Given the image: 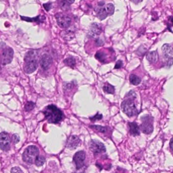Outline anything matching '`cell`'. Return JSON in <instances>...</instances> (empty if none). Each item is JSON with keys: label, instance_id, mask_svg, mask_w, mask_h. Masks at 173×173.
I'll return each mask as SVG.
<instances>
[{"label": "cell", "instance_id": "2e32d148", "mask_svg": "<svg viewBox=\"0 0 173 173\" xmlns=\"http://www.w3.org/2000/svg\"><path fill=\"white\" fill-rule=\"evenodd\" d=\"M103 6H99V7L96 10L97 12V16L100 20H103L107 17V16L109 15L106 8V7H103Z\"/></svg>", "mask_w": 173, "mask_h": 173}, {"label": "cell", "instance_id": "e0dca14e", "mask_svg": "<svg viewBox=\"0 0 173 173\" xmlns=\"http://www.w3.org/2000/svg\"><path fill=\"white\" fill-rule=\"evenodd\" d=\"M21 18L24 21H27L28 22H37L38 23L40 22H42L45 20L46 18L44 16H41V15H39L37 16L36 17L29 18L25 17V16H21Z\"/></svg>", "mask_w": 173, "mask_h": 173}, {"label": "cell", "instance_id": "d6a6232c", "mask_svg": "<svg viewBox=\"0 0 173 173\" xmlns=\"http://www.w3.org/2000/svg\"><path fill=\"white\" fill-rule=\"evenodd\" d=\"M123 62H122V60H118L116 62V63L115 69H117L121 68L123 67Z\"/></svg>", "mask_w": 173, "mask_h": 173}, {"label": "cell", "instance_id": "cb8c5ba5", "mask_svg": "<svg viewBox=\"0 0 173 173\" xmlns=\"http://www.w3.org/2000/svg\"><path fill=\"white\" fill-rule=\"evenodd\" d=\"M95 58L98 60L99 61L103 63L106 60L107 56L104 52H97L95 54Z\"/></svg>", "mask_w": 173, "mask_h": 173}, {"label": "cell", "instance_id": "1f68e13d", "mask_svg": "<svg viewBox=\"0 0 173 173\" xmlns=\"http://www.w3.org/2000/svg\"><path fill=\"white\" fill-rule=\"evenodd\" d=\"M12 140H13L15 144H16V143L19 142V141H20V138L18 136V135H16V134L12 136Z\"/></svg>", "mask_w": 173, "mask_h": 173}, {"label": "cell", "instance_id": "7c38bea8", "mask_svg": "<svg viewBox=\"0 0 173 173\" xmlns=\"http://www.w3.org/2000/svg\"><path fill=\"white\" fill-rule=\"evenodd\" d=\"M53 62V59L48 54H44L40 60V65L44 70H48L50 68Z\"/></svg>", "mask_w": 173, "mask_h": 173}, {"label": "cell", "instance_id": "9c48e42d", "mask_svg": "<svg viewBox=\"0 0 173 173\" xmlns=\"http://www.w3.org/2000/svg\"><path fill=\"white\" fill-rule=\"evenodd\" d=\"M86 159V153L84 151H79L75 153L73 156V160L77 170H79L84 166Z\"/></svg>", "mask_w": 173, "mask_h": 173}, {"label": "cell", "instance_id": "9a60e30c", "mask_svg": "<svg viewBox=\"0 0 173 173\" xmlns=\"http://www.w3.org/2000/svg\"><path fill=\"white\" fill-rule=\"evenodd\" d=\"M129 126V131L130 134L133 136H137L140 135V129L138 125L135 122H129L128 123Z\"/></svg>", "mask_w": 173, "mask_h": 173}, {"label": "cell", "instance_id": "30bf717a", "mask_svg": "<svg viewBox=\"0 0 173 173\" xmlns=\"http://www.w3.org/2000/svg\"><path fill=\"white\" fill-rule=\"evenodd\" d=\"M11 140L7 133H0V148L3 151L9 150L10 147Z\"/></svg>", "mask_w": 173, "mask_h": 173}, {"label": "cell", "instance_id": "d4e9b609", "mask_svg": "<svg viewBox=\"0 0 173 173\" xmlns=\"http://www.w3.org/2000/svg\"><path fill=\"white\" fill-rule=\"evenodd\" d=\"M63 62L68 66L71 67H75L76 63L75 58H73V57H68L67 59H65Z\"/></svg>", "mask_w": 173, "mask_h": 173}, {"label": "cell", "instance_id": "f1b7e54d", "mask_svg": "<svg viewBox=\"0 0 173 173\" xmlns=\"http://www.w3.org/2000/svg\"><path fill=\"white\" fill-rule=\"evenodd\" d=\"M102 115L101 114H99V113H97L95 115H94L93 117H90V119L92 121H95L96 120H101L102 118Z\"/></svg>", "mask_w": 173, "mask_h": 173}, {"label": "cell", "instance_id": "52a82bcc", "mask_svg": "<svg viewBox=\"0 0 173 173\" xmlns=\"http://www.w3.org/2000/svg\"><path fill=\"white\" fill-rule=\"evenodd\" d=\"M13 49L9 47L5 48L1 54V61L2 64L6 65L10 63L13 60Z\"/></svg>", "mask_w": 173, "mask_h": 173}, {"label": "cell", "instance_id": "603a6c76", "mask_svg": "<svg viewBox=\"0 0 173 173\" xmlns=\"http://www.w3.org/2000/svg\"><path fill=\"white\" fill-rule=\"evenodd\" d=\"M74 1H63L60 3V7L63 10H68L71 8V5L72 3H73Z\"/></svg>", "mask_w": 173, "mask_h": 173}, {"label": "cell", "instance_id": "836d02e7", "mask_svg": "<svg viewBox=\"0 0 173 173\" xmlns=\"http://www.w3.org/2000/svg\"><path fill=\"white\" fill-rule=\"evenodd\" d=\"M104 44V43H103V41L101 39H98L96 40V45L97 46H100L102 45L103 44Z\"/></svg>", "mask_w": 173, "mask_h": 173}, {"label": "cell", "instance_id": "8992f818", "mask_svg": "<svg viewBox=\"0 0 173 173\" xmlns=\"http://www.w3.org/2000/svg\"><path fill=\"white\" fill-rule=\"evenodd\" d=\"M89 147L90 149L95 155L106 152L105 146L104 144L96 140H92L90 142Z\"/></svg>", "mask_w": 173, "mask_h": 173}, {"label": "cell", "instance_id": "4fadbf2b", "mask_svg": "<svg viewBox=\"0 0 173 173\" xmlns=\"http://www.w3.org/2000/svg\"><path fill=\"white\" fill-rule=\"evenodd\" d=\"M102 31V28L100 24L94 23L90 26L89 34L91 37H96L101 34Z\"/></svg>", "mask_w": 173, "mask_h": 173}, {"label": "cell", "instance_id": "7a4b0ae2", "mask_svg": "<svg viewBox=\"0 0 173 173\" xmlns=\"http://www.w3.org/2000/svg\"><path fill=\"white\" fill-rule=\"evenodd\" d=\"M128 98L124 100L121 105L123 111L129 117L135 116L138 114V110L135 103L133 101L135 98L136 94L133 91H131L129 94Z\"/></svg>", "mask_w": 173, "mask_h": 173}, {"label": "cell", "instance_id": "7402d4cb", "mask_svg": "<svg viewBox=\"0 0 173 173\" xmlns=\"http://www.w3.org/2000/svg\"><path fill=\"white\" fill-rule=\"evenodd\" d=\"M104 92L109 94H113L115 93V87L109 83H106L103 87Z\"/></svg>", "mask_w": 173, "mask_h": 173}, {"label": "cell", "instance_id": "4dcf8cb0", "mask_svg": "<svg viewBox=\"0 0 173 173\" xmlns=\"http://www.w3.org/2000/svg\"><path fill=\"white\" fill-rule=\"evenodd\" d=\"M44 8L47 11H49L50 10V9H51L52 7V3H47L46 4H44L43 5Z\"/></svg>", "mask_w": 173, "mask_h": 173}, {"label": "cell", "instance_id": "ffe728a7", "mask_svg": "<svg viewBox=\"0 0 173 173\" xmlns=\"http://www.w3.org/2000/svg\"><path fill=\"white\" fill-rule=\"evenodd\" d=\"M89 127L92 129H94L97 132L102 133H106L109 130V128L106 126H103L101 125H93L89 126Z\"/></svg>", "mask_w": 173, "mask_h": 173}, {"label": "cell", "instance_id": "ba28073f", "mask_svg": "<svg viewBox=\"0 0 173 173\" xmlns=\"http://www.w3.org/2000/svg\"><path fill=\"white\" fill-rule=\"evenodd\" d=\"M55 17L57 24L60 28L66 29L71 25V19L69 16L61 13H59L55 15Z\"/></svg>", "mask_w": 173, "mask_h": 173}, {"label": "cell", "instance_id": "5bb4252c", "mask_svg": "<svg viewBox=\"0 0 173 173\" xmlns=\"http://www.w3.org/2000/svg\"><path fill=\"white\" fill-rule=\"evenodd\" d=\"M162 52H163L164 57L166 59H169L172 58V56L173 55V48L172 46L169 44H164L162 47Z\"/></svg>", "mask_w": 173, "mask_h": 173}, {"label": "cell", "instance_id": "6da1fadb", "mask_svg": "<svg viewBox=\"0 0 173 173\" xmlns=\"http://www.w3.org/2000/svg\"><path fill=\"white\" fill-rule=\"evenodd\" d=\"M43 113L49 123H58L64 117L63 112L54 105H50L46 107Z\"/></svg>", "mask_w": 173, "mask_h": 173}, {"label": "cell", "instance_id": "484cf974", "mask_svg": "<svg viewBox=\"0 0 173 173\" xmlns=\"http://www.w3.org/2000/svg\"><path fill=\"white\" fill-rule=\"evenodd\" d=\"M45 162V157L44 156H38L36 160H35V165L37 167H41V166H43Z\"/></svg>", "mask_w": 173, "mask_h": 173}, {"label": "cell", "instance_id": "ac0fdd59", "mask_svg": "<svg viewBox=\"0 0 173 173\" xmlns=\"http://www.w3.org/2000/svg\"><path fill=\"white\" fill-rule=\"evenodd\" d=\"M146 59L151 63H156L159 60V56L158 53L156 51L150 52L147 54Z\"/></svg>", "mask_w": 173, "mask_h": 173}, {"label": "cell", "instance_id": "8fae6325", "mask_svg": "<svg viewBox=\"0 0 173 173\" xmlns=\"http://www.w3.org/2000/svg\"><path fill=\"white\" fill-rule=\"evenodd\" d=\"M81 142V140L77 136L72 135L67 140L66 147L71 150L75 149L79 146Z\"/></svg>", "mask_w": 173, "mask_h": 173}, {"label": "cell", "instance_id": "d6986e66", "mask_svg": "<svg viewBox=\"0 0 173 173\" xmlns=\"http://www.w3.org/2000/svg\"><path fill=\"white\" fill-rule=\"evenodd\" d=\"M62 37L64 40H70L73 38L75 36V33L70 30H66V31H63L61 32Z\"/></svg>", "mask_w": 173, "mask_h": 173}, {"label": "cell", "instance_id": "e575fe53", "mask_svg": "<svg viewBox=\"0 0 173 173\" xmlns=\"http://www.w3.org/2000/svg\"><path fill=\"white\" fill-rule=\"evenodd\" d=\"M170 148L172 149V151H173V138H172L171 140L170 143Z\"/></svg>", "mask_w": 173, "mask_h": 173}, {"label": "cell", "instance_id": "3957f363", "mask_svg": "<svg viewBox=\"0 0 173 173\" xmlns=\"http://www.w3.org/2000/svg\"><path fill=\"white\" fill-rule=\"evenodd\" d=\"M37 52L31 50L29 51L25 56V66L24 69L28 74H31L35 72L38 66V61L37 60Z\"/></svg>", "mask_w": 173, "mask_h": 173}, {"label": "cell", "instance_id": "4316f807", "mask_svg": "<svg viewBox=\"0 0 173 173\" xmlns=\"http://www.w3.org/2000/svg\"><path fill=\"white\" fill-rule=\"evenodd\" d=\"M35 107V104L32 102H28L26 104L24 109L26 111H31L33 110Z\"/></svg>", "mask_w": 173, "mask_h": 173}, {"label": "cell", "instance_id": "277c9868", "mask_svg": "<svg viewBox=\"0 0 173 173\" xmlns=\"http://www.w3.org/2000/svg\"><path fill=\"white\" fill-rule=\"evenodd\" d=\"M39 154V150L37 147L35 145L29 146L24 151L22 154V159L25 163L32 164L35 162Z\"/></svg>", "mask_w": 173, "mask_h": 173}, {"label": "cell", "instance_id": "44dd1931", "mask_svg": "<svg viewBox=\"0 0 173 173\" xmlns=\"http://www.w3.org/2000/svg\"><path fill=\"white\" fill-rule=\"evenodd\" d=\"M129 79L131 83L134 85H138L141 81V78L134 74H131L130 76Z\"/></svg>", "mask_w": 173, "mask_h": 173}, {"label": "cell", "instance_id": "d590c367", "mask_svg": "<svg viewBox=\"0 0 173 173\" xmlns=\"http://www.w3.org/2000/svg\"><path fill=\"white\" fill-rule=\"evenodd\" d=\"M170 20L171 21V22L173 23V17H170Z\"/></svg>", "mask_w": 173, "mask_h": 173}, {"label": "cell", "instance_id": "83f0119b", "mask_svg": "<svg viewBox=\"0 0 173 173\" xmlns=\"http://www.w3.org/2000/svg\"><path fill=\"white\" fill-rule=\"evenodd\" d=\"M106 8L107 9L109 15H112L113 14L114 11H115V7L112 4L109 3L107 5V6H106Z\"/></svg>", "mask_w": 173, "mask_h": 173}, {"label": "cell", "instance_id": "5b68a950", "mask_svg": "<svg viewBox=\"0 0 173 173\" xmlns=\"http://www.w3.org/2000/svg\"><path fill=\"white\" fill-rule=\"evenodd\" d=\"M142 123L140 125V129L143 133L149 134L153 131V118L149 116H144L142 118Z\"/></svg>", "mask_w": 173, "mask_h": 173}, {"label": "cell", "instance_id": "f546056e", "mask_svg": "<svg viewBox=\"0 0 173 173\" xmlns=\"http://www.w3.org/2000/svg\"><path fill=\"white\" fill-rule=\"evenodd\" d=\"M11 172V173H23V172L21 170L20 168H19V167H17L12 168Z\"/></svg>", "mask_w": 173, "mask_h": 173}]
</instances>
